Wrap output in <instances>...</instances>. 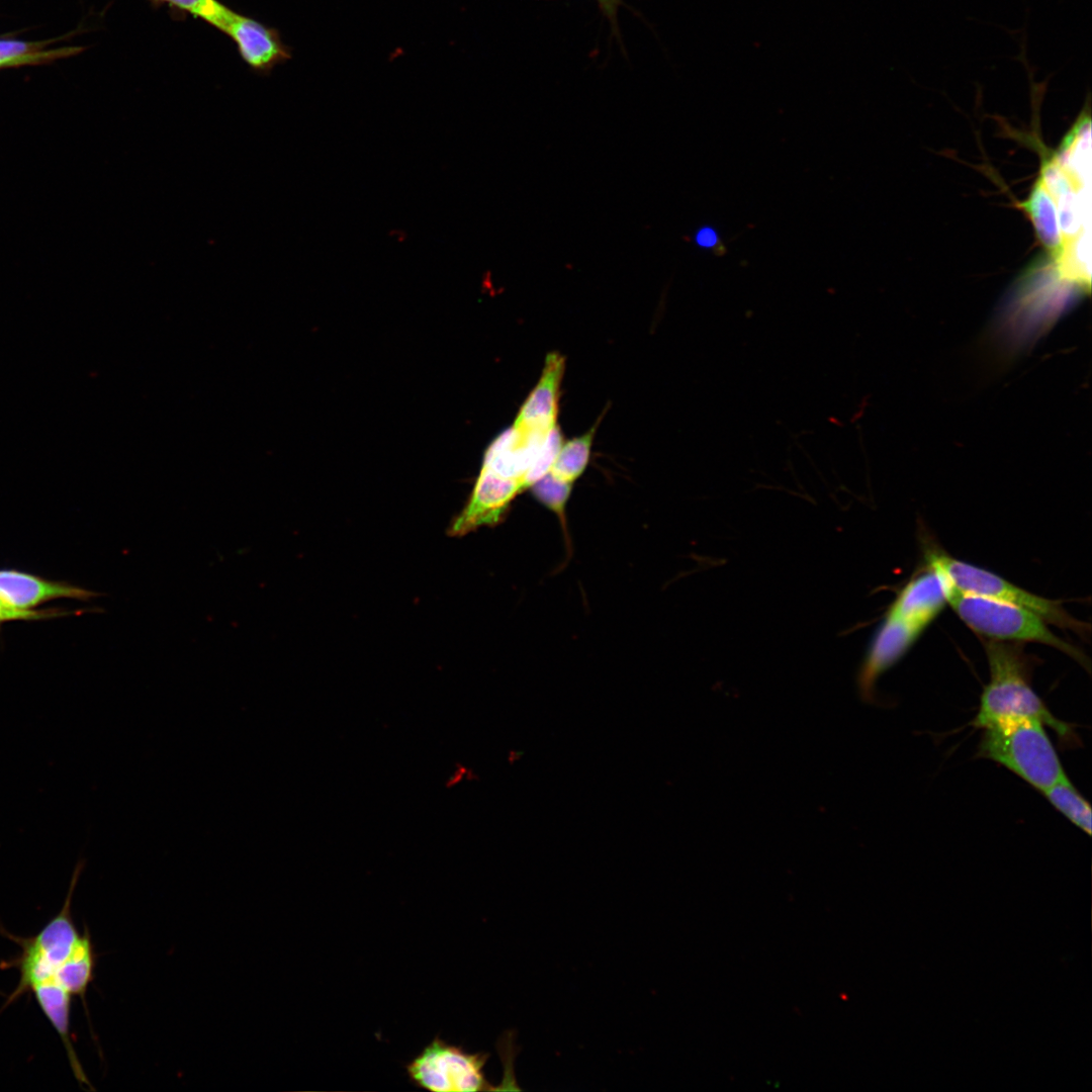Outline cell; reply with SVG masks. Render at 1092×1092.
Segmentation results:
<instances>
[{
  "label": "cell",
  "instance_id": "obj_10",
  "mask_svg": "<svg viewBox=\"0 0 1092 1092\" xmlns=\"http://www.w3.org/2000/svg\"><path fill=\"white\" fill-rule=\"evenodd\" d=\"M99 595L68 582L49 580L24 571L0 570V598L21 610H32L52 600L89 601Z\"/></svg>",
  "mask_w": 1092,
  "mask_h": 1092
},
{
  "label": "cell",
  "instance_id": "obj_16",
  "mask_svg": "<svg viewBox=\"0 0 1092 1092\" xmlns=\"http://www.w3.org/2000/svg\"><path fill=\"white\" fill-rule=\"evenodd\" d=\"M572 485L562 482L549 473L538 480L530 489L538 502L551 510L559 518L563 532L567 534L565 507ZM569 540V539H568Z\"/></svg>",
  "mask_w": 1092,
  "mask_h": 1092
},
{
  "label": "cell",
  "instance_id": "obj_17",
  "mask_svg": "<svg viewBox=\"0 0 1092 1092\" xmlns=\"http://www.w3.org/2000/svg\"><path fill=\"white\" fill-rule=\"evenodd\" d=\"M562 443V434L559 426L556 425L546 435L526 473L524 479L526 489H530L549 473Z\"/></svg>",
  "mask_w": 1092,
  "mask_h": 1092
},
{
  "label": "cell",
  "instance_id": "obj_15",
  "mask_svg": "<svg viewBox=\"0 0 1092 1092\" xmlns=\"http://www.w3.org/2000/svg\"><path fill=\"white\" fill-rule=\"evenodd\" d=\"M46 43L0 39V68L46 63L81 51L80 48L40 50Z\"/></svg>",
  "mask_w": 1092,
  "mask_h": 1092
},
{
  "label": "cell",
  "instance_id": "obj_5",
  "mask_svg": "<svg viewBox=\"0 0 1092 1092\" xmlns=\"http://www.w3.org/2000/svg\"><path fill=\"white\" fill-rule=\"evenodd\" d=\"M924 558L928 567L940 573L960 592L1025 608L1048 624L1070 630L1081 637L1089 634V625L1073 617L1060 601L1023 589L996 573L950 556L932 543L925 545Z\"/></svg>",
  "mask_w": 1092,
  "mask_h": 1092
},
{
  "label": "cell",
  "instance_id": "obj_1",
  "mask_svg": "<svg viewBox=\"0 0 1092 1092\" xmlns=\"http://www.w3.org/2000/svg\"><path fill=\"white\" fill-rule=\"evenodd\" d=\"M83 864L75 868L66 900L61 910L32 936H18L1 928L14 941L19 953L0 963V969H16L19 981L8 995L1 1011L25 994H32L41 1012L60 1036L75 1078L90 1084L75 1053L70 1030L71 1003L74 997L85 1002L87 989L94 979L97 956L90 932L81 933L72 916V899Z\"/></svg>",
  "mask_w": 1092,
  "mask_h": 1092
},
{
  "label": "cell",
  "instance_id": "obj_12",
  "mask_svg": "<svg viewBox=\"0 0 1092 1092\" xmlns=\"http://www.w3.org/2000/svg\"><path fill=\"white\" fill-rule=\"evenodd\" d=\"M1021 206L1031 219L1051 259L1058 262L1064 254V240L1055 201L1040 177Z\"/></svg>",
  "mask_w": 1092,
  "mask_h": 1092
},
{
  "label": "cell",
  "instance_id": "obj_9",
  "mask_svg": "<svg viewBox=\"0 0 1092 1092\" xmlns=\"http://www.w3.org/2000/svg\"><path fill=\"white\" fill-rule=\"evenodd\" d=\"M565 359L558 352L546 356L541 377L530 392L513 424L523 435L547 434L557 425L559 389Z\"/></svg>",
  "mask_w": 1092,
  "mask_h": 1092
},
{
  "label": "cell",
  "instance_id": "obj_4",
  "mask_svg": "<svg viewBox=\"0 0 1092 1092\" xmlns=\"http://www.w3.org/2000/svg\"><path fill=\"white\" fill-rule=\"evenodd\" d=\"M982 729L978 755L1002 764L1038 791L1066 775L1040 721L1009 719Z\"/></svg>",
  "mask_w": 1092,
  "mask_h": 1092
},
{
  "label": "cell",
  "instance_id": "obj_11",
  "mask_svg": "<svg viewBox=\"0 0 1092 1092\" xmlns=\"http://www.w3.org/2000/svg\"><path fill=\"white\" fill-rule=\"evenodd\" d=\"M946 605L941 575L927 569L913 576L898 593L885 616L926 628Z\"/></svg>",
  "mask_w": 1092,
  "mask_h": 1092
},
{
  "label": "cell",
  "instance_id": "obj_2",
  "mask_svg": "<svg viewBox=\"0 0 1092 1092\" xmlns=\"http://www.w3.org/2000/svg\"><path fill=\"white\" fill-rule=\"evenodd\" d=\"M986 656L990 680L985 687L972 725L1019 718H1031L1051 727L1067 747L1078 744L1073 727L1051 713L1030 685L1029 662L1017 643L987 640Z\"/></svg>",
  "mask_w": 1092,
  "mask_h": 1092
},
{
  "label": "cell",
  "instance_id": "obj_6",
  "mask_svg": "<svg viewBox=\"0 0 1092 1092\" xmlns=\"http://www.w3.org/2000/svg\"><path fill=\"white\" fill-rule=\"evenodd\" d=\"M487 1055L468 1053L461 1046L435 1036L405 1067L411 1082L435 1092L484 1091Z\"/></svg>",
  "mask_w": 1092,
  "mask_h": 1092
},
{
  "label": "cell",
  "instance_id": "obj_3",
  "mask_svg": "<svg viewBox=\"0 0 1092 1092\" xmlns=\"http://www.w3.org/2000/svg\"><path fill=\"white\" fill-rule=\"evenodd\" d=\"M941 577L946 604L974 632L988 640L1032 642L1054 647L1089 671L1087 656L1052 632L1048 623L1033 612L1006 602L960 592Z\"/></svg>",
  "mask_w": 1092,
  "mask_h": 1092
},
{
  "label": "cell",
  "instance_id": "obj_13",
  "mask_svg": "<svg viewBox=\"0 0 1092 1092\" xmlns=\"http://www.w3.org/2000/svg\"><path fill=\"white\" fill-rule=\"evenodd\" d=\"M596 429L597 425L583 435L562 443L549 471L551 476L573 485L588 464Z\"/></svg>",
  "mask_w": 1092,
  "mask_h": 1092
},
{
  "label": "cell",
  "instance_id": "obj_8",
  "mask_svg": "<svg viewBox=\"0 0 1092 1092\" xmlns=\"http://www.w3.org/2000/svg\"><path fill=\"white\" fill-rule=\"evenodd\" d=\"M216 29L234 40L243 60L256 72L268 73L290 58L276 29L229 7Z\"/></svg>",
  "mask_w": 1092,
  "mask_h": 1092
},
{
  "label": "cell",
  "instance_id": "obj_14",
  "mask_svg": "<svg viewBox=\"0 0 1092 1092\" xmlns=\"http://www.w3.org/2000/svg\"><path fill=\"white\" fill-rule=\"evenodd\" d=\"M1054 808L1087 834L1091 833V807L1066 775L1042 792Z\"/></svg>",
  "mask_w": 1092,
  "mask_h": 1092
},
{
  "label": "cell",
  "instance_id": "obj_19",
  "mask_svg": "<svg viewBox=\"0 0 1092 1092\" xmlns=\"http://www.w3.org/2000/svg\"><path fill=\"white\" fill-rule=\"evenodd\" d=\"M69 614H72V612H66L56 609L21 610L10 606L0 598V624L15 620L27 621L52 619L56 617L66 616Z\"/></svg>",
  "mask_w": 1092,
  "mask_h": 1092
},
{
  "label": "cell",
  "instance_id": "obj_18",
  "mask_svg": "<svg viewBox=\"0 0 1092 1092\" xmlns=\"http://www.w3.org/2000/svg\"><path fill=\"white\" fill-rule=\"evenodd\" d=\"M200 18L216 27L226 6L218 0H153Z\"/></svg>",
  "mask_w": 1092,
  "mask_h": 1092
},
{
  "label": "cell",
  "instance_id": "obj_7",
  "mask_svg": "<svg viewBox=\"0 0 1092 1092\" xmlns=\"http://www.w3.org/2000/svg\"><path fill=\"white\" fill-rule=\"evenodd\" d=\"M925 629L915 624L885 616L877 629L856 674L860 699L875 703L876 684L911 648Z\"/></svg>",
  "mask_w": 1092,
  "mask_h": 1092
}]
</instances>
